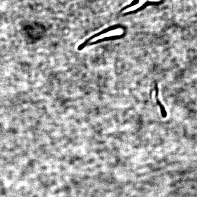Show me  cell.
I'll list each match as a JSON object with an SVG mask.
<instances>
[{"mask_svg": "<svg viewBox=\"0 0 197 197\" xmlns=\"http://www.w3.org/2000/svg\"><path fill=\"white\" fill-rule=\"evenodd\" d=\"M122 30L120 29L112 30H107L105 29L87 40V41L82 44V45H83L84 46L80 48L82 49L87 45H91L105 41L108 38H111L112 36L120 35L122 34Z\"/></svg>", "mask_w": 197, "mask_h": 197, "instance_id": "1", "label": "cell"}, {"mask_svg": "<svg viewBox=\"0 0 197 197\" xmlns=\"http://www.w3.org/2000/svg\"><path fill=\"white\" fill-rule=\"evenodd\" d=\"M146 0H142L137 5H135V6H134L133 7H131V8H129L127 9V10L125 11L124 12H129V11H133L137 9L138 8H140L142 5L143 4V3L146 1Z\"/></svg>", "mask_w": 197, "mask_h": 197, "instance_id": "2", "label": "cell"}]
</instances>
